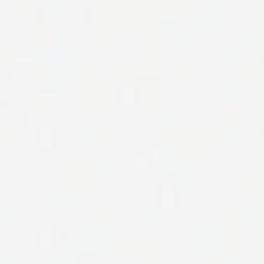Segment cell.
<instances>
[{"instance_id":"cell-1","label":"cell","mask_w":264,"mask_h":264,"mask_svg":"<svg viewBox=\"0 0 264 264\" xmlns=\"http://www.w3.org/2000/svg\"><path fill=\"white\" fill-rule=\"evenodd\" d=\"M161 207L173 209L176 206V191L174 188H164L161 191Z\"/></svg>"},{"instance_id":"cell-2","label":"cell","mask_w":264,"mask_h":264,"mask_svg":"<svg viewBox=\"0 0 264 264\" xmlns=\"http://www.w3.org/2000/svg\"><path fill=\"white\" fill-rule=\"evenodd\" d=\"M54 130L50 128H41L39 129L37 139H39V146L43 148H50L54 144Z\"/></svg>"},{"instance_id":"cell-3","label":"cell","mask_w":264,"mask_h":264,"mask_svg":"<svg viewBox=\"0 0 264 264\" xmlns=\"http://www.w3.org/2000/svg\"><path fill=\"white\" fill-rule=\"evenodd\" d=\"M120 105L132 107L135 105V90L132 86H124L120 89Z\"/></svg>"},{"instance_id":"cell-4","label":"cell","mask_w":264,"mask_h":264,"mask_svg":"<svg viewBox=\"0 0 264 264\" xmlns=\"http://www.w3.org/2000/svg\"><path fill=\"white\" fill-rule=\"evenodd\" d=\"M39 246L41 249H52L54 244V237H53V232L48 231V229H43V231L39 232Z\"/></svg>"},{"instance_id":"cell-5","label":"cell","mask_w":264,"mask_h":264,"mask_svg":"<svg viewBox=\"0 0 264 264\" xmlns=\"http://www.w3.org/2000/svg\"><path fill=\"white\" fill-rule=\"evenodd\" d=\"M157 68L156 67H146V68H139L138 70V76L141 79H156L157 77Z\"/></svg>"},{"instance_id":"cell-6","label":"cell","mask_w":264,"mask_h":264,"mask_svg":"<svg viewBox=\"0 0 264 264\" xmlns=\"http://www.w3.org/2000/svg\"><path fill=\"white\" fill-rule=\"evenodd\" d=\"M147 152H148L153 159H157V157H159V155H157V153H159V148H150L148 151H147Z\"/></svg>"},{"instance_id":"cell-7","label":"cell","mask_w":264,"mask_h":264,"mask_svg":"<svg viewBox=\"0 0 264 264\" xmlns=\"http://www.w3.org/2000/svg\"><path fill=\"white\" fill-rule=\"evenodd\" d=\"M139 85H142V86H156L157 85V83L156 81H141L139 83Z\"/></svg>"},{"instance_id":"cell-8","label":"cell","mask_w":264,"mask_h":264,"mask_svg":"<svg viewBox=\"0 0 264 264\" xmlns=\"http://www.w3.org/2000/svg\"><path fill=\"white\" fill-rule=\"evenodd\" d=\"M148 165H147V162L143 161V159H139L138 160V169H143V168H147Z\"/></svg>"}]
</instances>
